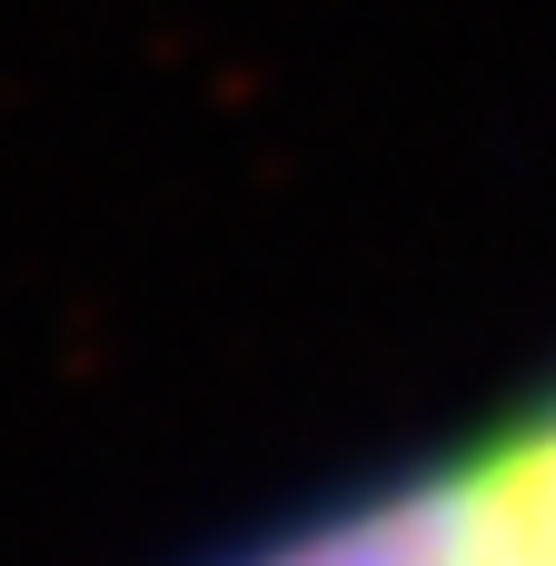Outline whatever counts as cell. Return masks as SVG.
Instances as JSON below:
<instances>
[{
	"mask_svg": "<svg viewBox=\"0 0 556 566\" xmlns=\"http://www.w3.org/2000/svg\"><path fill=\"white\" fill-rule=\"evenodd\" d=\"M199 566H497V527L468 438H448L408 468H368L308 497L298 517H269L259 537H229Z\"/></svg>",
	"mask_w": 556,
	"mask_h": 566,
	"instance_id": "6da1fadb",
	"label": "cell"
},
{
	"mask_svg": "<svg viewBox=\"0 0 556 566\" xmlns=\"http://www.w3.org/2000/svg\"><path fill=\"white\" fill-rule=\"evenodd\" d=\"M468 458L487 488L497 566H556V378H537L487 428H468Z\"/></svg>",
	"mask_w": 556,
	"mask_h": 566,
	"instance_id": "7a4b0ae2",
	"label": "cell"
}]
</instances>
